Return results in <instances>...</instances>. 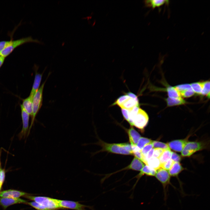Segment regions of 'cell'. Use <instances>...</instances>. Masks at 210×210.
<instances>
[{
	"label": "cell",
	"instance_id": "cell-1",
	"mask_svg": "<svg viewBox=\"0 0 210 210\" xmlns=\"http://www.w3.org/2000/svg\"><path fill=\"white\" fill-rule=\"evenodd\" d=\"M35 42L42 43V42L37 39H34L31 36L22 38L20 39L10 40L8 45L0 52V56L5 58L9 55L18 47L26 43Z\"/></svg>",
	"mask_w": 210,
	"mask_h": 210
},
{
	"label": "cell",
	"instance_id": "cell-2",
	"mask_svg": "<svg viewBox=\"0 0 210 210\" xmlns=\"http://www.w3.org/2000/svg\"><path fill=\"white\" fill-rule=\"evenodd\" d=\"M48 77V76L47 78ZM46 79L42 83L34 96L32 102V114L31 117V122L29 128L27 136L29 134L30 130L34 124L36 117L42 106L43 90L44 85L47 80Z\"/></svg>",
	"mask_w": 210,
	"mask_h": 210
},
{
	"label": "cell",
	"instance_id": "cell-3",
	"mask_svg": "<svg viewBox=\"0 0 210 210\" xmlns=\"http://www.w3.org/2000/svg\"><path fill=\"white\" fill-rule=\"evenodd\" d=\"M25 197L49 210H57L60 209L56 199L45 196H35L27 195H26Z\"/></svg>",
	"mask_w": 210,
	"mask_h": 210
},
{
	"label": "cell",
	"instance_id": "cell-4",
	"mask_svg": "<svg viewBox=\"0 0 210 210\" xmlns=\"http://www.w3.org/2000/svg\"><path fill=\"white\" fill-rule=\"evenodd\" d=\"M155 176L162 185L164 199L165 201H166L169 185H171L176 189V188L171 183L170 181L171 176L167 170L160 168L156 170V173Z\"/></svg>",
	"mask_w": 210,
	"mask_h": 210
},
{
	"label": "cell",
	"instance_id": "cell-5",
	"mask_svg": "<svg viewBox=\"0 0 210 210\" xmlns=\"http://www.w3.org/2000/svg\"><path fill=\"white\" fill-rule=\"evenodd\" d=\"M125 143L108 144L100 141L99 144L101 145L102 148L100 151H107L113 153L125 155H133L130 152L124 148Z\"/></svg>",
	"mask_w": 210,
	"mask_h": 210
},
{
	"label": "cell",
	"instance_id": "cell-6",
	"mask_svg": "<svg viewBox=\"0 0 210 210\" xmlns=\"http://www.w3.org/2000/svg\"><path fill=\"white\" fill-rule=\"evenodd\" d=\"M205 144L203 142L191 141L187 142L181 152L183 157H189L195 153L204 149Z\"/></svg>",
	"mask_w": 210,
	"mask_h": 210
},
{
	"label": "cell",
	"instance_id": "cell-7",
	"mask_svg": "<svg viewBox=\"0 0 210 210\" xmlns=\"http://www.w3.org/2000/svg\"><path fill=\"white\" fill-rule=\"evenodd\" d=\"M148 121L147 113L140 108L133 120V126L142 130L147 125Z\"/></svg>",
	"mask_w": 210,
	"mask_h": 210
},
{
	"label": "cell",
	"instance_id": "cell-8",
	"mask_svg": "<svg viewBox=\"0 0 210 210\" xmlns=\"http://www.w3.org/2000/svg\"><path fill=\"white\" fill-rule=\"evenodd\" d=\"M60 209H67L75 210H86L85 208L89 206L80 203L78 202L57 199Z\"/></svg>",
	"mask_w": 210,
	"mask_h": 210
},
{
	"label": "cell",
	"instance_id": "cell-9",
	"mask_svg": "<svg viewBox=\"0 0 210 210\" xmlns=\"http://www.w3.org/2000/svg\"><path fill=\"white\" fill-rule=\"evenodd\" d=\"M21 116L22 123V127L21 132L19 134V138L20 139L25 138L28 133L29 129V115L24 110L21 104H20Z\"/></svg>",
	"mask_w": 210,
	"mask_h": 210
},
{
	"label": "cell",
	"instance_id": "cell-10",
	"mask_svg": "<svg viewBox=\"0 0 210 210\" xmlns=\"http://www.w3.org/2000/svg\"><path fill=\"white\" fill-rule=\"evenodd\" d=\"M184 169L181 166L179 162H174L171 168L169 170L168 173L170 176L175 177L177 178L179 183L180 187L183 195H184L183 188L182 183L180 181L178 177L179 174Z\"/></svg>",
	"mask_w": 210,
	"mask_h": 210
},
{
	"label": "cell",
	"instance_id": "cell-11",
	"mask_svg": "<svg viewBox=\"0 0 210 210\" xmlns=\"http://www.w3.org/2000/svg\"><path fill=\"white\" fill-rule=\"evenodd\" d=\"M188 141V139L186 138L172 141L167 144L170 149L175 151L181 152L183 150Z\"/></svg>",
	"mask_w": 210,
	"mask_h": 210
},
{
	"label": "cell",
	"instance_id": "cell-12",
	"mask_svg": "<svg viewBox=\"0 0 210 210\" xmlns=\"http://www.w3.org/2000/svg\"><path fill=\"white\" fill-rule=\"evenodd\" d=\"M27 203L26 200L19 198L1 197L0 198V205L4 209L11 205L18 203Z\"/></svg>",
	"mask_w": 210,
	"mask_h": 210
},
{
	"label": "cell",
	"instance_id": "cell-13",
	"mask_svg": "<svg viewBox=\"0 0 210 210\" xmlns=\"http://www.w3.org/2000/svg\"><path fill=\"white\" fill-rule=\"evenodd\" d=\"M28 195V194L20 191L9 190L0 192V197L11 198H18L19 197Z\"/></svg>",
	"mask_w": 210,
	"mask_h": 210
},
{
	"label": "cell",
	"instance_id": "cell-14",
	"mask_svg": "<svg viewBox=\"0 0 210 210\" xmlns=\"http://www.w3.org/2000/svg\"><path fill=\"white\" fill-rule=\"evenodd\" d=\"M43 72L42 74L39 73L37 71H35V74L33 84L29 96L33 97L34 96L39 88Z\"/></svg>",
	"mask_w": 210,
	"mask_h": 210
},
{
	"label": "cell",
	"instance_id": "cell-15",
	"mask_svg": "<svg viewBox=\"0 0 210 210\" xmlns=\"http://www.w3.org/2000/svg\"><path fill=\"white\" fill-rule=\"evenodd\" d=\"M140 172L136 176L137 180L133 187L134 188L140 178L144 175H146L149 176H155L156 173V170L150 166L146 165L140 171Z\"/></svg>",
	"mask_w": 210,
	"mask_h": 210
},
{
	"label": "cell",
	"instance_id": "cell-16",
	"mask_svg": "<svg viewBox=\"0 0 210 210\" xmlns=\"http://www.w3.org/2000/svg\"><path fill=\"white\" fill-rule=\"evenodd\" d=\"M144 164L141 160L135 157L128 166L122 169L121 170L132 169L134 170L140 171L144 166Z\"/></svg>",
	"mask_w": 210,
	"mask_h": 210
},
{
	"label": "cell",
	"instance_id": "cell-17",
	"mask_svg": "<svg viewBox=\"0 0 210 210\" xmlns=\"http://www.w3.org/2000/svg\"><path fill=\"white\" fill-rule=\"evenodd\" d=\"M127 132L131 146H136L141 135L132 127L128 129Z\"/></svg>",
	"mask_w": 210,
	"mask_h": 210
},
{
	"label": "cell",
	"instance_id": "cell-18",
	"mask_svg": "<svg viewBox=\"0 0 210 210\" xmlns=\"http://www.w3.org/2000/svg\"><path fill=\"white\" fill-rule=\"evenodd\" d=\"M144 3L145 7L154 9L156 7L159 8L164 4L168 5L169 1L165 0H148L145 1Z\"/></svg>",
	"mask_w": 210,
	"mask_h": 210
},
{
	"label": "cell",
	"instance_id": "cell-19",
	"mask_svg": "<svg viewBox=\"0 0 210 210\" xmlns=\"http://www.w3.org/2000/svg\"><path fill=\"white\" fill-rule=\"evenodd\" d=\"M33 98L30 96L22 100V106L31 117L32 114V102Z\"/></svg>",
	"mask_w": 210,
	"mask_h": 210
},
{
	"label": "cell",
	"instance_id": "cell-20",
	"mask_svg": "<svg viewBox=\"0 0 210 210\" xmlns=\"http://www.w3.org/2000/svg\"><path fill=\"white\" fill-rule=\"evenodd\" d=\"M138 106H140L139 102L130 97L125 101L119 107L121 108L130 110Z\"/></svg>",
	"mask_w": 210,
	"mask_h": 210
},
{
	"label": "cell",
	"instance_id": "cell-21",
	"mask_svg": "<svg viewBox=\"0 0 210 210\" xmlns=\"http://www.w3.org/2000/svg\"><path fill=\"white\" fill-rule=\"evenodd\" d=\"M165 90L167 92L169 97L173 99L182 98L180 93L174 87L170 85L167 86Z\"/></svg>",
	"mask_w": 210,
	"mask_h": 210
},
{
	"label": "cell",
	"instance_id": "cell-22",
	"mask_svg": "<svg viewBox=\"0 0 210 210\" xmlns=\"http://www.w3.org/2000/svg\"><path fill=\"white\" fill-rule=\"evenodd\" d=\"M165 101L168 107L181 105L186 103V102L182 98L173 99L168 97L165 99Z\"/></svg>",
	"mask_w": 210,
	"mask_h": 210
},
{
	"label": "cell",
	"instance_id": "cell-23",
	"mask_svg": "<svg viewBox=\"0 0 210 210\" xmlns=\"http://www.w3.org/2000/svg\"><path fill=\"white\" fill-rule=\"evenodd\" d=\"M146 165L156 170L161 168V163L159 158L153 156H152L147 160Z\"/></svg>",
	"mask_w": 210,
	"mask_h": 210
},
{
	"label": "cell",
	"instance_id": "cell-24",
	"mask_svg": "<svg viewBox=\"0 0 210 210\" xmlns=\"http://www.w3.org/2000/svg\"><path fill=\"white\" fill-rule=\"evenodd\" d=\"M202 85L201 94L206 96L208 98L210 97V81L206 80L201 82Z\"/></svg>",
	"mask_w": 210,
	"mask_h": 210
},
{
	"label": "cell",
	"instance_id": "cell-25",
	"mask_svg": "<svg viewBox=\"0 0 210 210\" xmlns=\"http://www.w3.org/2000/svg\"><path fill=\"white\" fill-rule=\"evenodd\" d=\"M172 151L170 150H164L158 158L161 164H162L170 160L171 157Z\"/></svg>",
	"mask_w": 210,
	"mask_h": 210
},
{
	"label": "cell",
	"instance_id": "cell-26",
	"mask_svg": "<svg viewBox=\"0 0 210 210\" xmlns=\"http://www.w3.org/2000/svg\"><path fill=\"white\" fill-rule=\"evenodd\" d=\"M190 85L195 93L201 94L202 88L201 82L192 83Z\"/></svg>",
	"mask_w": 210,
	"mask_h": 210
},
{
	"label": "cell",
	"instance_id": "cell-27",
	"mask_svg": "<svg viewBox=\"0 0 210 210\" xmlns=\"http://www.w3.org/2000/svg\"><path fill=\"white\" fill-rule=\"evenodd\" d=\"M152 141H153L150 139L143 137H141L137 142L136 146L141 150L145 146Z\"/></svg>",
	"mask_w": 210,
	"mask_h": 210
},
{
	"label": "cell",
	"instance_id": "cell-28",
	"mask_svg": "<svg viewBox=\"0 0 210 210\" xmlns=\"http://www.w3.org/2000/svg\"><path fill=\"white\" fill-rule=\"evenodd\" d=\"M153 147L155 148H160L163 150H170L167 144L158 141H153Z\"/></svg>",
	"mask_w": 210,
	"mask_h": 210
},
{
	"label": "cell",
	"instance_id": "cell-29",
	"mask_svg": "<svg viewBox=\"0 0 210 210\" xmlns=\"http://www.w3.org/2000/svg\"><path fill=\"white\" fill-rule=\"evenodd\" d=\"M129 97H130L125 94V95L121 96L117 99L112 104V106L116 105L119 107Z\"/></svg>",
	"mask_w": 210,
	"mask_h": 210
},
{
	"label": "cell",
	"instance_id": "cell-30",
	"mask_svg": "<svg viewBox=\"0 0 210 210\" xmlns=\"http://www.w3.org/2000/svg\"><path fill=\"white\" fill-rule=\"evenodd\" d=\"M174 87L179 93L191 88L190 84L188 83L177 85Z\"/></svg>",
	"mask_w": 210,
	"mask_h": 210
},
{
	"label": "cell",
	"instance_id": "cell-31",
	"mask_svg": "<svg viewBox=\"0 0 210 210\" xmlns=\"http://www.w3.org/2000/svg\"><path fill=\"white\" fill-rule=\"evenodd\" d=\"M181 97L184 98H188L192 96L195 93L192 88H190L180 92Z\"/></svg>",
	"mask_w": 210,
	"mask_h": 210
},
{
	"label": "cell",
	"instance_id": "cell-32",
	"mask_svg": "<svg viewBox=\"0 0 210 210\" xmlns=\"http://www.w3.org/2000/svg\"><path fill=\"white\" fill-rule=\"evenodd\" d=\"M174 162L172 160L170 159L168 161L161 164L160 167L166 170H169L171 168Z\"/></svg>",
	"mask_w": 210,
	"mask_h": 210
},
{
	"label": "cell",
	"instance_id": "cell-33",
	"mask_svg": "<svg viewBox=\"0 0 210 210\" xmlns=\"http://www.w3.org/2000/svg\"><path fill=\"white\" fill-rule=\"evenodd\" d=\"M152 142L145 146L141 150V153L144 157L153 148V146Z\"/></svg>",
	"mask_w": 210,
	"mask_h": 210
},
{
	"label": "cell",
	"instance_id": "cell-34",
	"mask_svg": "<svg viewBox=\"0 0 210 210\" xmlns=\"http://www.w3.org/2000/svg\"><path fill=\"white\" fill-rule=\"evenodd\" d=\"M27 203L28 204L37 210H49L35 202H27Z\"/></svg>",
	"mask_w": 210,
	"mask_h": 210
},
{
	"label": "cell",
	"instance_id": "cell-35",
	"mask_svg": "<svg viewBox=\"0 0 210 210\" xmlns=\"http://www.w3.org/2000/svg\"><path fill=\"white\" fill-rule=\"evenodd\" d=\"M171 160L174 162H179L181 160V156L176 153L172 152Z\"/></svg>",
	"mask_w": 210,
	"mask_h": 210
},
{
	"label": "cell",
	"instance_id": "cell-36",
	"mask_svg": "<svg viewBox=\"0 0 210 210\" xmlns=\"http://www.w3.org/2000/svg\"><path fill=\"white\" fill-rule=\"evenodd\" d=\"M164 150L160 148H154L153 156L159 158Z\"/></svg>",
	"mask_w": 210,
	"mask_h": 210
},
{
	"label": "cell",
	"instance_id": "cell-37",
	"mask_svg": "<svg viewBox=\"0 0 210 210\" xmlns=\"http://www.w3.org/2000/svg\"><path fill=\"white\" fill-rule=\"evenodd\" d=\"M121 111L124 119L128 122L129 120L128 110L124 108H121Z\"/></svg>",
	"mask_w": 210,
	"mask_h": 210
},
{
	"label": "cell",
	"instance_id": "cell-38",
	"mask_svg": "<svg viewBox=\"0 0 210 210\" xmlns=\"http://www.w3.org/2000/svg\"><path fill=\"white\" fill-rule=\"evenodd\" d=\"M10 41V40L0 41V52L8 45Z\"/></svg>",
	"mask_w": 210,
	"mask_h": 210
},
{
	"label": "cell",
	"instance_id": "cell-39",
	"mask_svg": "<svg viewBox=\"0 0 210 210\" xmlns=\"http://www.w3.org/2000/svg\"><path fill=\"white\" fill-rule=\"evenodd\" d=\"M0 183L3 184L5 177V172L4 169H0Z\"/></svg>",
	"mask_w": 210,
	"mask_h": 210
},
{
	"label": "cell",
	"instance_id": "cell-40",
	"mask_svg": "<svg viewBox=\"0 0 210 210\" xmlns=\"http://www.w3.org/2000/svg\"><path fill=\"white\" fill-rule=\"evenodd\" d=\"M154 150V148H153L145 156V158L146 162L148 159L153 156Z\"/></svg>",
	"mask_w": 210,
	"mask_h": 210
},
{
	"label": "cell",
	"instance_id": "cell-41",
	"mask_svg": "<svg viewBox=\"0 0 210 210\" xmlns=\"http://www.w3.org/2000/svg\"><path fill=\"white\" fill-rule=\"evenodd\" d=\"M125 94L128 95L130 97L135 100L137 102H139L137 97L134 93L130 92Z\"/></svg>",
	"mask_w": 210,
	"mask_h": 210
},
{
	"label": "cell",
	"instance_id": "cell-42",
	"mask_svg": "<svg viewBox=\"0 0 210 210\" xmlns=\"http://www.w3.org/2000/svg\"><path fill=\"white\" fill-rule=\"evenodd\" d=\"M5 59V58L0 56V68L4 64Z\"/></svg>",
	"mask_w": 210,
	"mask_h": 210
},
{
	"label": "cell",
	"instance_id": "cell-43",
	"mask_svg": "<svg viewBox=\"0 0 210 210\" xmlns=\"http://www.w3.org/2000/svg\"><path fill=\"white\" fill-rule=\"evenodd\" d=\"M2 184L0 183V190L1 189V186H2Z\"/></svg>",
	"mask_w": 210,
	"mask_h": 210
},
{
	"label": "cell",
	"instance_id": "cell-44",
	"mask_svg": "<svg viewBox=\"0 0 210 210\" xmlns=\"http://www.w3.org/2000/svg\"></svg>",
	"mask_w": 210,
	"mask_h": 210
},
{
	"label": "cell",
	"instance_id": "cell-45",
	"mask_svg": "<svg viewBox=\"0 0 210 210\" xmlns=\"http://www.w3.org/2000/svg\"></svg>",
	"mask_w": 210,
	"mask_h": 210
}]
</instances>
